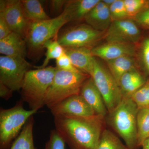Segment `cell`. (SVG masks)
<instances>
[{"label":"cell","instance_id":"obj_1","mask_svg":"<svg viewBox=\"0 0 149 149\" xmlns=\"http://www.w3.org/2000/svg\"><path fill=\"white\" fill-rule=\"evenodd\" d=\"M55 130L70 149H96L105 129V118L54 116Z\"/></svg>","mask_w":149,"mask_h":149},{"label":"cell","instance_id":"obj_2","mask_svg":"<svg viewBox=\"0 0 149 149\" xmlns=\"http://www.w3.org/2000/svg\"><path fill=\"white\" fill-rule=\"evenodd\" d=\"M139 108L131 97L125 98L106 116V122L125 142L128 149H138L137 114Z\"/></svg>","mask_w":149,"mask_h":149},{"label":"cell","instance_id":"obj_3","mask_svg":"<svg viewBox=\"0 0 149 149\" xmlns=\"http://www.w3.org/2000/svg\"><path fill=\"white\" fill-rule=\"evenodd\" d=\"M56 67L47 66L30 70L26 73L21 88L22 99L30 109L38 111L45 105V99L52 83Z\"/></svg>","mask_w":149,"mask_h":149},{"label":"cell","instance_id":"obj_4","mask_svg":"<svg viewBox=\"0 0 149 149\" xmlns=\"http://www.w3.org/2000/svg\"><path fill=\"white\" fill-rule=\"evenodd\" d=\"M70 22L64 10L54 18L39 22H29L25 40L27 52L30 56H35L42 51L49 40L58 37L59 30Z\"/></svg>","mask_w":149,"mask_h":149},{"label":"cell","instance_id":"obj_5","mask_svg":"<svg viewBox=\"0 0 149 149\" xmlns=\"http://www.w3.org/2000/svg\"><path fill=\"white\" fill-rule=\"evenodd\" d=\"M90 77L81 72L65 71L57 68L46 96L45 106L50 109L65 99L80 94L82 86Z\"/></svg>","mask_w":149,"mask_h":149},{"label":"cell","instance_id":"obj_6","mask_svg":"<svg viewBox=\"0 0 149 149\" xmlns=\"http://www.w3.org/2000/svg\"><path fill=\"white\" fill-rule=\"evenodd\" d=\"M20 100L14 106L8 109H0V149H10L25 123L37 112L35 110H27Z\"/></svg>","mask_w":149,"mask_h":149},{"label":"cell","instance_id":"obj_7","mask_svg":"<svg viewBox=\"0 0 149 149\" xmlns=\"http://www.w3.org/2000/svg\"><path fill=\"white\" fill-rule=\"evenodd\" d=\"M90 75L101 94L108 113L110 112L123 99L118 83L109 70L96 58Z\"/></svg>","mask_w":149,"mask_h":149},{"label":"cell","instance_id":"obj_8","mask_svg":"<svg viewBox=\"0 0 149 149\" xmlns=\"http://www.w3.org/2000/svg\"><path fill=\"white\" fill-rule=\"evenodd\" d=\"M103 35V32L96 30L88 24H81L65 29L58 35L57 40L64 48L92 49Z\"/></svg>","mask_w":149,"mask_h":149},{"label":"cell","instance_id":"obj_9","mask_svg":"<svg viewBox=\"0 0 149 149\" xmlns=\"http://www.w3.org/2000/svg\"><path fill=\"white\" fill-rule=\"evenodd\" d=\"M31 65L25 58L0 56V81L13 91L21 90Z\"/></svg>","mask_w":149,"mask_h":149},{"label":"cell","instance_id":"obj_10","mask_svg":"<svg viewBox=\"0 0 149 149\" xmlns=\"http://www.w3.org/2000/svg\"><path fill=\"white\" fill-rule=\"evenodd\" d=\"M0 14L3 17L12 32L25 39L29 22L24 16L21 1L1 0Z\"/></svg>","mask_w":149,"mask_h":149},{"label":"cell","instance_id":"obj_11","mask_svg":"<svg viewBox=\"0 0 149 149\" xmlns=\"http://www.w3.org/2000/svg\"><path fill=\"white\" fill-rule=\"evenodd\" d=\"M141 31L136 22L130 19L112 22L104 37L107 42L133 44L138 42Z\"/></svg>","mask_w":149,"mask_h":149},{"label":"cell","instance_id":"obj_12","mask_svg":"<svg viewBox=\"0 0 149 149\" xmlns=\"http://www.w3.org/2000/svg\"><path fill=\"white\" fill-rule=\"evenodd\" d=\"M50 109L54 116L62 115L92 117L96 115L92 107L80 94L65 99Z\"/></svg>","mask_w":149,"mask_h":149},{"label":"cell","instance_id":"obj_13","mask_svg":"<svg viewBox=\"0 0 149 149\" xmlns=\"http://www.w3.org/2000/svg\"><path fill=\"white\" fill-rule=\"evenodd\" d=\"M94 57L103 59L106 61L112 60L124 56L134 57L136 49L131 44L120 42L107 43L91 49Z\"/></svg>","mask_w":149,"mask_h":149},{"label":"cell","instance_id":"obj_14","mask_svg":"<svg viewBox=\"0 0 149 149\" xmlns=\"http://www.w3.org/2000/svg\"><path fill=\"white\" fill-rule=\"evenodd\" d=\"M80 95L93 109L96 115L105 118L108 111L101 94L90 76L84 83Z\"/></svg>","mask_w":149,"mask_h":149},{"label":"cell","instance_id":"obj_15","mask_svg":"<svg viewBox=\"0 0 149 149\" xmlns=\"http://www.w3.org/2000/svg\"><path fill=\"white\" fill-rule=\"evenodd\" d=\"M64 49L73 66L80 72L90 75L95 59L91 49L84 47L64 48Z\"/></svg>","mask_w":149,"mask_h":149},{"label":"cell","instance_id":"obj_16","mask_svg":"<svg viewBox=\"0 0 149 149\" xmlns=\"http://www.w3.org/2000/svg\"><path fill=\"white\" fill-rule=\"evenodd\" d=\"M27 50L25 39L14 32L0 40V53L2 55L25 58Z\"/></svg>","mask_w":149,"mask_h":149},{"label":"cell","instance_id":"obj_17","mask_svg":"<svg viewBox=\"0 0 149 149\" xmlns=\"http://www.w3.org/2000/svg\"><path fill=\"white\" fill-rule=\"evenodd\" d=\"M85 20L88 25L101 32L107 30L112 22L109 8L102 1H100L92 9Z\"/></svg>","mask_w":149,"mask_h":149},{"label":"cell","instance_id":"obj_18","mask_svg":"<svg viewBox=\"0 0 149 149\" xmlns=\"http://www.w3.org/2000/svg\"><path fill=\"white\" fill-rule=\"evenodd\" d=\"M146 81L143 76L136 68L123 74L118 83L123 98L131 97L145 84Z\"/></svg>","mask_w":149,"mask_h":149},{"label":"cell","instance_id":"obj_19","mask_svg":"<svg viewBox=\"0 0 149 149\" xmlns=\"http://www.w3.org/2000/svg\"><path fill=\"white\" fill-rule=\"evenodd\" d=\"M100 0H74L68 1L64 10L70 22L85 19L92 9Z\"/></svg>","mask_w":149,"mask_h":149},{"label":"cell","instance_id":"obj_20","mask_svg":"<svg viewBox=\"0 0 149 149\" xmlns=\"http://www.w3.org/2000/svg\"><path fill=\"white\" fill-rule=\"evenodd\" d=\"M22 8L24 16L29 22L49 19L42 5L38 0H22Z\"/></svg>","mask_w":149,"mask_h":149},{"label":"cell","instance_id":"obj_21","mask_svg":"<svg viewBox=\"0 0 149 149\" xmlns=\"http://www.w3.org/2000/svg\"><path fill=\"white\" fill-rule=\"evenodd\" d=\"M109 70L118 83L123 74L135 68L133 57L124 56L107 61Z\"/></svg>","mask_w":149,"mask_h":149},{"label":"cell","instance_id":"obj_22","mask_svg":"<svg viewBox=\"0 0 149 149\" xmlns=\"http://www.w3.org/2000/svg\"><path fill=\"white\" fill-rule=\"evenodd\" d=\"M34 122L33 116L25 123L20 134L14 141L10 149H37L34 145L33 139Z\"/></svg>","mask_w":149,"mask_h":149},{"label":"cell","instance_id":"obj_23","mask_svg":"<svg viewBox=\"0 0 149 149\" xmlns=\"http://www.w3.org/2000/svg\"><path fill=\"white\" fill-rule=\"evenodd\" d=\"M137 141L139 148L149 138V109H139L137 114Z\"/></svg>","mask_w":149,"mask_h":149},{"label":"cell","instance_id":"obj_24","mask_svg":"<svg viewBox=\"0 0 149 149\" xmlns=\"http://www.w3.org/2000/svg\"><path fill=\"white\" fill-rule=\"evenodd\" d=\"M96 149H128L113 132L105 128Z\"/></svg>","mask_w":149,"mask_h":149},{"label":"cell","instance_id":"obj_25","mask_svg":"<svg viewBox=\"0 0 149 149\" xmlns=\"http://www.w3.org/2000/svg\"><path fill=\"white\" fill-rule=\"evenodd\" d=\"M57 37L52 40H49L44 45V48H45L47 49L45 59L42 65L37 67V68H43L47 67L50 61L53 59L56 60L64 54V48L58 42Z\"/></svg>","mask_w":149,"mask_h":149},{"label":"cell","instance_id":"obj_26","mask_svg":"<svg viewBox=\"0 0 149 149\" xmlns=\"http://www.w3.org/2000/svg\"><path fill=\"white\" fill-rule=\"evenodd\" d=\"M139 109H149V79L131 96Z\"/></svg>","mask_w":149,"mask_h":149},{"label":"cell","instance_id":"obj_27","mask_svg":"<svg viewBox=\"0 0 149 149\" xmlns=\"http://www.w3.org/2000/svg\"><path fill=\"white\" fill-rule=\"evenodd\" d=\"M128 18H133L148 6V2L145 0H124Z\"/></svg>","mask_w":149,"mask_h":149},{"label":"cell","instance_id":"obj_28","mask_svg":"<svg viewBox=\"0 0 149 149\" xmlns=\"http://www.w3.org/2000/svg\"><path fill=\"white\" fill-rule=\"evenodd\" d=\"M109 8L112 21L128 19L124 0H116Z\"/></svg>","mask_w":149,"mask_h":149},{"label":"cell","instance_id":"obj_29","mask_svg":"<svg viewBox=\"0 0 149 149\" xmlns=\"http://www.w3.org/2000/svg\"><path fill=\"white\" fill-rule=\"evenodd\" d=\"M65 143L55 129L51 130L49 139L46 143L44 149H65Z\"/></svg>","mask_w":149,"mask_h":149},{"label":"cell","instance_id":"obj_30","mask_svg":"<svg viewBox=\"0 0 149 149\" xmlns=\"http://www.w3.org/2000/svg\"><path fill=\"white\" fill-rule=\"evenodd\" d=\"M56 67L58 69L71 72H80L76 69L65 52L64 54L56 60Z\"/></svg>","mask_w":149,"mask_h":149},{"label":"cell","instance_id":"obj_31","mask_svg":"<svg viewBox=\"0 0 149 149\" xmlns=\"http://www.w3.org/2000/svg\"><path fill=\"white\" fill-rule=\"evenodd\" d=\"M133 19L137 24L149 29V6L141 11Z\"/></svg>","mask_w":149,"mask_h":149},{"label":"cell","instance_id":"obj_32","mask_svg":"<svg viewBox=\"0 0 149 149\" xmlns=\"http://www.w3.org/2000/svg\"><path fill=\"white\" fill-rule=\"evenodd\" d=\"M142 56L146 69L149 73V38L144 40L142 48Z\"/></svg>","mask_w":149,"mask_h":149},{"label":"cell","instance_id":"obj_33","mask_svg":"<svg viewBox=\"0 0 149 149\" xmlns=\"http://www.w3.org/2000/svg\"><path fill=\"white\" fill-rule=\"evenodd\" d=\"M12 32L3 17L0 14V40L7 37Z\"/></svg>","mask_w":149,"mask_h":149},{"label":"cell","instance_id":"obj_34","mask_svg":"<svg viewBox=\"0 0 149 149\" xmlns=\"http://www.w3.org/2000/svg\"><path fill=\"white\" fill-rule=\"evenodd\" d=\"M68 1L65 0H52L50 1L51 10L55 13H59L65 8Z\"/></svg>","mask_w":149,"mask_h":149},{"label":"cell","instance_id":"obj_35","mask_svg":"<svg viewBox=\"0 0 149 149\" xmlns=\"http://www.w3.org/2000/svg\"><path fill=\"white\" fill-rule=\"evenodd\" d=\"M13 91L0 81V97L6 100L11 97Z\"/></svg>","mask_w":149,"mask_h":149},{"label":"cell","instance_id":"obj_36","mask_svg":"<svg viewBox=\"0 0 149 149\" xmlns=\"http://www.w3.org/2000/svg\"><path fill=\"white\" fill-rule=\"evenodd\" d=\"M141 147L143 149H149V138L143 141Z\"/></svg>","mask_w":149,"mask_h":149},{"label":"cell","instance_id":"obj_37","mask_svg":"<svg viewBox=\"0 0 149 149\" xmlns=\"http://www.w3.org/2000/svg\"><path fill=\"white\" fill-rule=\"evenodd\" d=\"M102 1L108 7H109L116 0H104Z\"/></svg>","mask_w":149,"mask_h":149}]
</instances>
